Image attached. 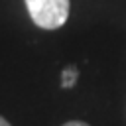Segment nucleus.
Returning <instances> with one entry per match:
<instances>
[{
  "label": "nucleus",
  "instance_id": "f257e3e1",
  "mask_svg": "<svg viewBox=\"0 0 126 126\" xmlns=\"http://www.w3.org/2000/svg\"><path fill=\"white\" fill-rule=\"evenodd\" d=\"M32 22L41 30H57L69 18V0H24Z\"/></svg>",
  "mask_w": 126,
  "mask_h": 126
},
{
  "label": "nucleus",
  "instance_id": "f03ea898",
  "mask_svg": "<svg viewBox=\"0 0 126 126\" xmlns=\"http://www.w3.org/2000/svg\"><path fill=\"white\" fill-rule=\"evenodd\" d=\"M77 77H79V71H77V67H65V69H63V73H61V87H65V89H71V87L75 85Z\"/></svg>",
  "mask_w": 126,
  "mask_h": 126
},
{
  "label": "nucleus",
  "instance_id": "7ed1b4c3",
  "mask_svg": "<svg viewBox=\"0 0 126 126\" xmlns=\"http://www.w3.org/2000/svg\"><path fill=\"white\" fill-rule=\"evenodd\" d=\"M63 126H89L87 122H81V120H69V122H65Z\"/></svg>",
  "mask_w": 126,
  "mask_h": 126
},
{
  "label": "nucleus",
  "instance_id": "20e7f679",
  "mask_svg": "<svg viewBox=\"0 0 126 126\" xmlns=\"http://www.w3.org/2000/svg\"><path fill=\"white\" fill-rule=\"evenodd\" d=\"M0 126H12V124H10V122H8L4 116H0Z\"/></svg>",
  "mask_w": 126,
  "mask_h": 126
}]
</instances>
